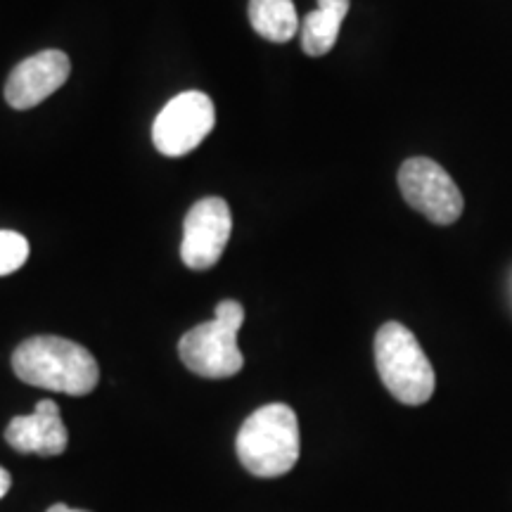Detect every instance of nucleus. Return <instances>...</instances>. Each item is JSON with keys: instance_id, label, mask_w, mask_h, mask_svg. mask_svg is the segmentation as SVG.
Returning a JSON list of instances; mask_svg holds the SVG:
<instances>
[{"instance_id": "f257e3e1", "label": "nucleus", "mask_w": 512, "mask_h": 512, "mask_svg": "<svg viewBox=\"0 0 512 512\" xmlns=\"http://www.w3.org/2000/svg\"><path fill=\"white\" fill-rule=\"evenodd\" d=\"M12 368L31 387L69 396L91 394L100 382L98 361L91 351L55 335L24 339L12 354Z\"/></svg>"}, {"instance_id": "f03ea898", "label": "nucleus", "mask_w": 512, "mask_h": 512, "mask_svg": "<svg viewBox=\"0 0 512 512\" xmlns=\"http://www.w3.org/2000/svg\"><path fill=\"white\" fill-rule=\"evenodd\" d=\"M240 463L254 477H283L297 465L299 439L297 413L287 403H268L254 411L240 427L235 439Z\"/></svg>"}, {"instance_id": "7ed1b4c3", "label": "nucleus", "mask_w": 512, "mask_h": 512, "mask_svg": "<svg viewBox=\"0 0 512 512\" xmlns=\"http://www.w3.org/2000/svg\"><path fill=\"white\" fill-rule=\"evenodd\" d=\"M375 366L387 392L406 406L432 399L437 377L420 342L406 325L389 320L375 335Z\"/></svg>"}, {"instance_id": "20e7f679", "label": "nucleus", "mask_w": 512, "mask_h": 512, "mask_svg": "<svg viewBox=\"0 0 512 512\" xmlns=\"http://www.w3.org/2000/svg\"><path fill=\"white\" fill-rule=\"evenodd\" d=\"M245 323V309L235 299L216 306L214 320L185 332L178 342V354L185 368L209 380L238 375L245 368V356L238 347V332Z\"/></svg>"}, {"instance_id": "39448f33", "label": "nucleus", "mask_w": 512, "mask_h": 512, "mask_svg": "<svg viewBox=\"0 0 512 512\" xmlns=\"http://www.w3.org/2000/svg\"><path fill=\"white\" fill-rule=\"evenodd\" d=\"M399 188L408 207L437 226H451L463 214L465 200L456 181L434 159H406L399 169Z\"/></svg>"}, {"instance_id": "423d86ee", "label": "nucleus", "mask_w": 512, "mask_h": 512, "mask_svg": "<svg viewBox=\"0 0 512 512\" xmlns=\"http://www.w3.org/2000/svg\"><path fill=\"white\" fill-rule=\"evenodd\" d=\"M216 121L214 102L202 91H185L176 95L152 126L155 147L166 157H183L202 145Z\"/></svg>"}, {"instance_id": "0eeeda50", "label": "nucleus", "mask_w": 512, "mask_h": 512, "mask_svg": "<svg viewBox=\"0 0 512 512\" xmlns=\"http://www.w3.org/2000/svg\"><path fill=\"white\" fill-rule=\"evenodd\" d=\"M233 233L230 207L221 197H204L185 216L181 259L192 271H207L219 264Z\"/></svg>"}, {"instance_id": "6e6552de", "label": "nucleus", "mask_w": 512, "mask_h": 512, "mask_svg": "<svg viewBox=\"0 0 512 512\" xmlns=\"http://www.w3.org/2000/svg\"><path fill=\"white\" fill-rule=\"evenodd\" d=\"M69 74L72 62L62 50H41L12 69L5 83V100L15 110H31L60 91Z\"/></svg>"}, {"instance_id": "1a4fd4ad", "label": "nucleus", "mask_w": 512, "mask_h": 512, "mask_svg": "<svg viewBox=\"0 0 512 512\" xmlns=\"http://www.w3.org/2000/svg\"><path fill=\"white\" fill-rule=\"evenodd\" d=\"M5 441L19 453L60 456L69 444V432L62 422L60 406L53 399L38 401L34 413L17 415L10 420Z\"/></svg>"}, {"instance_id": "9d476101", "label": "nucleus", "mask_w": 512, "mask_h": 512, "mask_svg": "<svg viewBox=\"0 0 512 512\" xmlns=\"http://www.w3.org/2000/svg\"><path fill=\"white\" fill-rule=\"evenodd\" d=\"M349 5L351 0H318V8L302 22V48L306 55L320 57L335 48Z\"/></svg>"}, {"instance_id": "9b49d317", "label": "nucleus", "mask_w": 512, "mask_h": 512, "mask_svg": "<svg viewBox=\"0 0 512 512\" xmlns=\"http://www.w3.org/2000/svg\"><path fill=\"white\" fill-rule=\"evenodd\" d=\"M249 22L256 34L273 43H287L299 31L292 0H249Z\"/></svg>"}, {"instance_id": "f8f14e48", "label": "nucleus", "mask_w": 512, "mask_h": 512, "mask_svg": "<svg viewBox=\"0 0 512 512\" xmlns=\"http://www.w3.org/2000/svg\"><path fill=\"white\" fill-rule=\"evenodd\" d=\"M29 242L15 230H0V275H10L27 264Z\"/></svg>"}, {"instance_id": "ddd939ff", "label": "nucleus", "mask_w": 512, "mask_h": 512, "mask_svg": "<svg viewBox=\"0 0 512 512\" xmlns=\"http://www.w3.org/2000/svg\"><path fill=\"white\" fill-rule=\"evenodd\" d=\"M10 486H12V477H10V472L5 470L3 465H0V498L8 496Z\"/></svg>"}, {"instance_id": "4468645a", "label": "nucleus", "mask_w": 512, "mask_h": 512, "mask_svg": "<svg viewBox=\"0 0 512 512\" xmlns=\"http://www.w3.org/2000/svg\"><path fill=\"white\" fill-rule=\"evenodd\" d=\"M46 512H88V510L69 508V505H64V503H55V505H50V508H48Z\"/></svg>"}]
</instances>
